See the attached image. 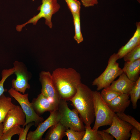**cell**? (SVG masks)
I'll return each mask as SVG.
<instances>
[{
	"instance_id": "1",
	"label": "cell",
	"mask_w": 140,
	"mask_h": 140,
	"mask_svg": "<svg viewBox=\"0 0 140 140\" xmlns=\"http://www.w3.org/2000/svg\"><path fill=\"white\" fill-rule=\"evenodd\" d=\"M51 76L61 99L69 101L81 82L80 73L72 68H59L53 72Z\"/></svg>"
},
{
	"instance_id": "2",
	"label": "cell",
	"mask_w": 140,
	"mask_h": 140,
	"mask_svg": "<svg viewBox=\"0 0 140 140\" xmlns=\"http://www.w3.org/2000/svg\"><path fill=\"white\" fill-rule=\"evenodd\" d=\"M69 101L85 125L91 126L95 118L93 91L81 82L77 87L75 94Z\"/></svg>"
},
{
	"instance_id": "3",
	"label": "cell",
	"mask_w": 140,
	"mask_h": 140,
	"mask_svg": "<svg viewBox=\"0 0 140 140\" xmlns=\"http://www.w3.org/2000/svg\"><path fill=\"white\" fill-rule=\"evenodd\" d=\"M95 121L92 129L98 130L100 127L110 125L116 113L109 108L98 91H93Z\"/></svg>"
},
{
	"instance_id": "4",
	"label": "cell",
	"mask_w": 140,
	"mask_h": 140,
	"mask_svg": "<svg viewBox=\"0 0 140 140\" xmlns=\"http://www.w3.org/2000/svg\"><path fill=\"white\" fill-rule=\"evenodd\" d=\"M118 59L116 53H114L109 57L105 70L93 81L92 85L96 86L97 91L108 87L123 72L122 69L119 67V63L117 62Z\"/></svg>"
},
{
	"instance_id": "5",
	"label": "cell",
	"mask_w": 140,
	"mask_h": 140,
	"mask_svg": "<svg viewBox=\"0 0 140 140\" xmlns=\"http://www.w3.org/2000/svg\"><path fill=\"white\" fill-rule=\"evenodd\" d=\"M60 116L59 121L67 128L79 131H85V126L75 109H71L67 101L61 99L57 107Z\"/></svg>"
},
{
	"instance_id": "6",
	"label": "cell",
	"mask_w": 140,
	"mask_h": 140,
	"mask_svg": "<svg viewBox=\"0 0 140 140\" xmlns=\"http://www.w3.org/2000/svg\"><path fill=\"white\" fill-rule=\"evenodd\" d=\"M41 0V4L37 9L38 10L40 11L39 12L37 15L34 16L25 23L17 25L16 27L17 31L20 32L23 27L29 23L36 25L38 20L43 18L45 19V24L50 28H52V16L59 10L60 6L57 2V0Z\"/></svg>"
},
{
	"instance_id": "7",
	"label": "cell",
	"mask_w": 140,
	"mask_h": 140,
	"mask_svg": "<svg viewBox=\"0 0 140 140\" xmlns=\"http://www.w3.org/2000/svg\"><path fill=\"white\" fill-rule=\"evenodd\" d=\"M9 94L19 103L26 117L25 122L23 127L31 122H34L35 126L44 121L43 118L38 114L34 110L29 99V94H22L12 87L8 90Z\"/></svg>"
},
{
	"instance_id": "8",
	"label": "cell",
	"mask_w": 140,
	"mask_h": 140,
	"mask_svg": "<svg viewBox=\"0 0 140 140\" xmlns=\"http://www.w3.org/2000/svg\"><path fill=\"white\" fill-rule=\"evenodd\" d=\"M13 65L16 78L11 81L12 88L21 93L25 94L27 89L30 88L28 83L30 79V75L26 66L22 62L15 61Z\"/></svg>"
},
{
	"instance_id": "9",
	"label": "cell",
	"mask_w": 140,
	"mask_h": 140,
	"mask_svg": "<svg viewBox=\"0 0 140 140\" xmlns=\"http://www.w3.org/2000/svg\"><path fill=\"white\" fill-rule=\"evenodd\" d=\"M41 84V93L58 106L61 98L52 80L49 71H43L39 75Z\"/></svg>"
},
{
	"instance_id": "10",
	"label": "cell",
	"mask_w": 140,
	"mask_h": 140,
	"mask_svg": "<svg viewBox=\"0 0 140 140\" xmlns=\"http://www.w3.org/2000/svg\"><path fill=\"white\" fill-rule=\"evenodd\" d=\"M110 127L103 130L111 134L116 140H128L130 137L133 126L120 118L116 115L113 117Z\"/></svg>"
},
{
	"instance_id": "11",
	"label": "cell",
	"mask_w": 140,
	"mask_h": 140,
	"mask_svg": "<svg viewBox=\"0 0 140 140\" xmlns=\"http://www.w3.org/2000/svg\"><path fill=\"white\" fill-rule=\"evenodd\" d=\"M60 116L57 109L50 112L49 116L39 123L35 130L30 131L27 134V140H43V136L47 130L59 121Z\"/></svg>"
},
{
	"instance_id": "12",
	"label": "cell",
	"mask_w": 140,
	"mask_h": 140,
	"mask_svg": "<svg viewBox=\"0 0 140 140\" xmlns=\"http://www.w3.org/2000/svg\"><path fill=\"white\" fill-rule=\"evenodd\" d=\"M26 118L25 115L20 106L16 105L8 112L3 122V133L15 126L23 127L25 122Z\"/></svg>"
},
{
	"instance_id": "13",
	"label": "cell",
	"mask_w": 140,
	"mask_h": 140,
	"mask_svg": "<svg viewBox=\"0 0 140 140\" xmlns=\"http://www.w3.org/2000/svg\"><path fill=\"white\" fill-rule=\"evenodd\" d=\"M33 108L39 115L47 111L52 112L57 109V106L41 93L31 102Z\"/></svg>"
},
{
	"instance_id": "14",
	"label": "cell",
	"mask_w": 140,
	"mask_h": 140,
	"mask_svg": "<svg viewBox=\"0 0 140 140\" xmlns=\"http://www.w3.org/2000/svg\"><path fill=\"white\" fill-rule=\"evenodd\" d=\"M135 82L130 79L123 72L119 75L118 78L113 81L108 88L121 94L129 95V93Z\"/></svg>"
},
{
	"instance_id": "15",
	"label": "cell",
	"mask_w": 140,
	"mask_h": 140,
	"mask_svg": "<svg viewBox=\"0 0 140 140\" xmlns=\"http://www.w3.org/2000/svg\"><path fill=\"white\" fill-rule=\"evenodd\" d=\"M136 29L133 36L116 53L118 59L123 58L128 53L140 45V22H136Z\"/></svg>"
},
{
	"instance_id": "16",
	"label": "cell",
	"mask_w": 140,
	"mask_h": 140,
	"mask_svg": "<svg viewBox=\"0 0 140 140\" xmlns=\"http://www.w3.org/2000/svg\"><path fill=\"white\" fill-rule=\"evenodd\" d=\"M129 96V95L122 94L114 98L107 105L115 113L124 112L130 103Z\"/></svg>"
},
{
	"instance_id": "17",
	"label": "cell",
	"mask_w": 140,
	"mask_h": 140,
	"mask_svg": "<svg viewBox=\"0 0 140 140\" xmlns=\"http://www.w3.org/2000/svg\"><path fill=\"white\" fill-rule=\"evenodd\" d=\"M122 69L130 79L136 82L140 77V59L132 62H125Z\"/></svg>"
},
{
	"instance_id": "18",
	"label": "cell",
	"mask_w": 140,
	"mask_h": 140,
	"mask_svg": "<svg viewBox=\"0 0 140 140\" xmlns=\"http://www.w3.org/2000/svg\"><path fill=\"white\" fill-rule=\"evenodd\" d=\"M44 140H61L66 136L67 128L59 121L49 128Z\"/></svg>"
},
{
	"instance_id": "19",
	"label": "cell",
	"mask_w": 140,
	"mask_h": 140,
	"mask_svg": "<svg viewBox=\"0 0 140 140\" xmlns=\"http://www.w3.org/2000/svg\"><path fill=\"white\" fill-rule=\"evenodd\" d=\"M16 105L12 102L11 98L3 94L0 97V123H3L8 112Z\"/></svg>"
},
{
	"instance_id": "20",
	"label": "cell",
	"mask_w": 140,
	"mask_h": 140,
	"mask_svg": "<svg viewBox=\"0 0 140 140\" xmlns=\"http://www.w3.org/2000/svg\"><path fill=\"white\" fill-rule=\"evenodd\" d=\"M129 95L130 97V100L132 103V107L135 109L137 107L138 100L140 98V77L135 82L130 91Z\"/></svg>"
},
{
	"instance_id": "21",
	"label": "cell",
	"mask_w": 140,
	"mask_h": 140,
	"mask_svg": "<svg viewBox=\"0 0 140 140\" xmlns=\"http://www.w3.org/2000/svg\"><path fill=\"white\" fill-rule=\"evenodd\" d=\"M75 28V34L74 39L79 44L83 40L81 32L80 21V13L72 15Z\"/></svg>"
},
{
	"instance_id": "22",
	"label": "cell",
	"mask_w": 140,
	"mask_h": 140,
	"mask_svg": "<svg viewBox=\"0 0 140 140\" xmlns=\"http://www.w3.org/2000/svg\"><path fill=\"white\" fill-rule=\"evenodd\" d=\"M100 94L102 99L107 104L109 103L115 97L122 94L108 87L103 89Z\"/></svg>"
},
{
	"instance_id": "23",
	"label": "cell",
	"mask_w": 140,
	"mask_h": 140,
	"mask_svg": "<svg viewBox=\"0 0 140 140\" xmlns=\"http://www.w3.org/2000/svg\"><path fill=\"white\" fill-rule=\"evenodd\" d=\"M85 132L82 140H102L98 130H93L91 126H85Z\"/></svg>"
},
{
	"instance_id": "24",
	"label": "cell",
	"mask_w": 140,
	"mask_h": 140,
	"mask_svg": "<svg viewBox=\"0 0 140 140\" xmlns=\"http://www.w3.org/2000/svg\"><path fill=\"white\" fill-rule=\"evenodd\" d=\"M116 114L121 119L128 123L140 131V124L133 117L126 114L124 112H120Z\"/></svg>"
},
{
	"instance_id": "25",
	"label": "cell",
	"mask_w": 140,
	"mask_h": 140,
	"mask_svg": "<svg viewBox=\"0 0 140 140\" xmlns=\"http://www.w3.org/2000/svg\"><path fill=\"white\" fill-rule=\"evenodd\" d=\"M23 128L21 127L20 125L15 126L10 128L3 133L1 140H11L13 135H17L19 136Z\"/></svg>"
},
{
	"instance_id": "26",
	"label": "cell",
	"mask_w": 140,
	"mask_h": 140,
	"mask_svg": "<svg viewBox=\"0 0 140 140\" xmlns=\"http://www.w3.org/2000/svg\"><path fill=\"white\" fill-rule=\"evenodd\" d=\"M14 71L15 69L13 67L9 69H4L1 72L2 79L0 81V97L4 92L7 90L4 87L5 81L9 76L14 73Z\"/></svg>"
},
{
	"instance_id": "27",
	"label": "cell",
	"mask_w": 140,
	"mask_h": 140,
	"mask_svg": "<svg viewBox=\"0 0 140 140\" xmlns=\"http://www.w3.org/2000/svg\"><path fill=\"white\" fill-rule=\"evenodd\" d=\"M123 58L126 62L133 61L140 59V45L128 53Z\"/></svg>"
},
{
	"instance_id": "28",
	"label": "cell",
	"mask_w": 140,
	"mask_h": 140,
	"mask_svg": "<svg viewBox=\"0 0 140 140\" xmlns=\"http://www.w3.org/2000/svg\"><path fill=\"white\" fill-rule=\"evenodd\" d=\"M85 132V131H79L68 128L65 132V134L68 140H82Z\"/></svg>"
},
{
	"instance_id": "29",
	"label": "cell",
	"mask_w": 140,
	"mask_h": 140,
	"mask_svg": "<svg viewBox=\"0 0 140 140\" xmlns=\"http://www.w3.org/2000/svg\"><path fill=\"white\" fill-rule=\"evenodd\" d=\"M72 15L80 13L81 4L77 0H65Z\"/></svg>"
},
{
	"instance_id": "30",
	"label": "cell",
	"mask_w": 140,
	"mask_h": 140,
	"mask_svg": "<svg viewBox=\"0 0 140 140\" xmlns=\"http://www.w3.org/2000/svg\"><path fill=\"white\" fill-rule=\"evenodd\" d=\"M34 125V122H30L25 126V128H24L21 133L19 136L18 140H26L28 134V131L30 128Z\"/></svg>"
},
{
	"instance_id": "31",
	"label": "cell",
	"mask_w": 140,
	"mask_h": 140,
	"mask_svg": "<svg viewBox=\"0 0 140 140\" xmlns=\"http://www.w3.org/2000/svg\"><path fill=\"white\" fill-rule=\"evenodd\" d=\"M130 140H140V131L134 127H133L131 131Z\"/></svg>"
},
{
	"instance_id": "32",
	"label": "cell",
	"mask_w": 140,
	"mask_h": 140,
	"mask_svg": "<svg viewBox=\"0 0 140 140\" xmlns=\"http://www.w3.org/2000/svg\"><path fill=\"white\" fill-rule=\"evenodd\" d=\"M102 140H113L114 137L110 133L103 130H98Z\"/></svg>"
},
{
	"instance_id": "33",
	"label": "cell",
	"mask_w": 140,
	"mask_h": 140,
	"mask_svg": "<svg viewBox=\"0 0 140 140\" xmlns=\"http://www.w3.org/2000/svg\"><path fill=\"white\" fill-rule=\"evenodd\" d=\"M83 5L88 7L94 6L98 3V0H81Z\"/></svg>"
},
{
	"instance_id": "34",
	"label": "cell",
	"mask_w": 140,
	"mask_h": 140,
	"mask_svg": "<svg viewBox=\"0 0 140 140\" xmlns=\"http://www.w3.org/2000/svg\"><path fill=\"white\" fill-rule=\"evenodd\" d=\"M4 126L3 123H0V140H1L2 137L3 133Z\"/></svg>"
}]
</instances>
